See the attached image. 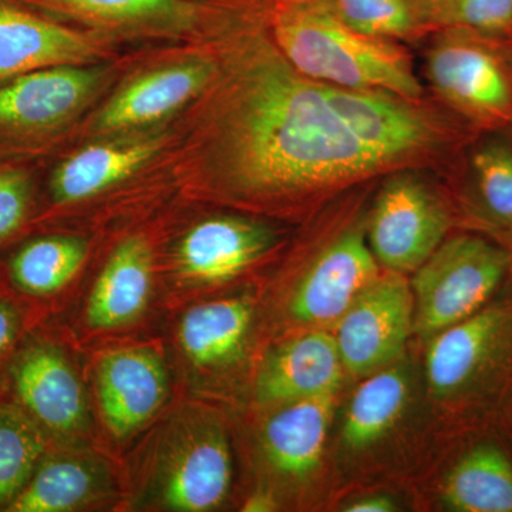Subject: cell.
<instances>
[{
    "label": "cell",
    "instance_id": "obj_1",
    "mask_svg": "<svg viewBox=\"0 0 512 512\" xmlns=\"http://www.w3.org/2000/svg\"><path fill=\"white\" fill-rule=\"evenodd\" d=\"M217 69L178 117V197L288 214L390 168L276 47L264 18L235 10L211 35Z\"/></svg>",
    "mask_w": 512,
    "mask_h": 512
},
{
    "label": "cell",
    "instance_id": "obj_2",
    "mask_svg": "<svg viewBox=\"0 0 512 512\" xmlns=\"http://www.w3.org/2000/svg\"><path fill=\"white\" fill-rule=\"evenodd\" d=\"M177 120L151 130L89 138L42 160L36 225L55 224L99 205L153 208L177 195Z\"/></svg>",
    "mask_w": 512,
    "mask_h": 512
},
{
    "label": "cell",
    "instance_id": "obj_3",
    "mask_svg": "<svg viewBox=\"0 0 512 512\" xmlns=\"http://www.w3.org/2000/svg\"><path fill=\"white\" fill-rule=\"evenodd\" d=\"M262 18L282 55L313 82L423 99L412 56L399 42L362 35L313 2L278 6Z\"/></svg>",
    "mask_w": 512,
    "mask_h": 512
},
{
    "label": "cell",
    "instance_id": "obj_4",
    "mask_svg": "<svg viewBox=\"0 0 512 512\" xmlns=\"http://www.w3.org/2000/svg\"><path fill=\"white\" fill-rule=\"evenodd\" d=\"M215 69L211 36L200 42L128 49L123 72L80 121L66 146L174 123L204 92Z\"/></svg>",
    "mask_w": 512,
    "mask_h": 512
},
{
    "label": "cell",
    "instance_id": "obj_5",
    "mask_svg": "<svg viewBox=\"0 0 512 512\" xmlns=\"http://www.w3.org/2000/svg\"><path fill=\"white\" fill-rule=\"evenodd\" d=\"M126 62L127 50L111 62L53 67L0 84V151L30 160L53 156L113 86Z\"/></svg>",
    "mask_w": 512,
    "mask_h": 512
},
{
    "label": "cell",
    "instance_id": "obj_6",
    "mask_svg": "<svg viewBox=\"0 0 512 512\" xmlns=\"http://www.w3.org/2000/svg\"><path fill=\"white\" fill-rule=\"evenodd\" d=\"M427 380L436 399L457 409L497 406L512 392V293L431 340Z\"/></svg>",
    "mask_w": 512,
    "mask_h": 512
},
{
    "label": "cell",
    "instance_id": "obj_7",
    "mask_svg": "<svg viewBox=\"0 0 512 512\" xmlns=\"http://www.w3.org/2000/svg\"><path fill=\"white\" fill-rule=\"evenodd\" d=\"M512 269V252L490 239H444L414 271V332L433 339L497 296Z\"/></svg>",
    "mask_w": 512,
    "mask_h": 512
},
{
    "label": "cell",
    "instance_id": "obj_8",
    "mask_svg": "<svg viewBox=\"0 0 512 512\" xmlns=\"http://www.w3.org/2000/svg\"><path fill=\"white\" fill-rule=\"evenodd\" d=\"M320 86L350 133L393 174L433 165L456 143V128L423 99L383 90Z\"/></svg>",
    "mask_w": 512,
    "mask_h": 512
},
{
    "label": "cell",
    "instance_id": "obj_9",
    "mask_svg": "<svg viewBox=\"0 0 512 512\" xmlns=\"http://www.w3.org/2000/svg\"><path fill=\"white\" fill-rule=\"evenodd\" d=\"M73 28L107 37L121 49L200 42L225 19L227 6L208 0H18Z\"/></svg>",
    "mask_w": 512,
    "mask_h": 512
},
{
    "label": "cell",
    "instance_id": "obj_10",
    "mask_svg": "<svg viewBox=\"0 0 512 512\" xmlns=\"http://www.w3.org/2000/svg\"><path fill=\"white\" fill-rule=\"evenodd\" d=\"M426 57L434 92L476 126L512 124V64L504 39L468 29H441Z\"/></svg>",
    "mask_w": 512,
    "mask_h": 512
},
{
    "label": "cell",
    "instance_id": "obj_11",
    "mask_svg": "<svg viewBox=\"0 0 512 512\" xmlns=\"http://www.w3.org/2000/svg\"><path fill=\"white\" fill-rule=\"evenodd\" d=\"M450 225L439 195L410 171H399L377 195L367 244L380 266L409 274L443 244Z\"/></svg>",
    "mask_w": 512,
    "mask_h": 512
},
{
    "label": "cell",
    "instance_id": "obj_12",
    "mask_svg": "<svg viewBox=\"0 0 512 512\" xmlns=\"http://www.w3.org/2000/svg\"><path fill=\"white\" fill-rule=\"evenodd\" d=\"M0 394L18 404L50 441L72 436L82 429L86 403L77 379L62 349L28 332L0 377Z\"/></svg>",
    "mask_w": 512,
    "mask_h": 512
},
{
    "label": "cell",
    "instance_id": "obj_13",
    "mask_svg": "<svg viewBox=\"0 0 512 512\" xmlns=\"http://www.w3.org/2000/svg\"><path fill=\"white\" fill-rule=\"evenodd\" d=\"M124 52L107 37L0 0V84L53 67L111 62Z\"/></svg>",
    "mask_w": 512,
    "mask_h": 512
},
{
    "label": "cell",
    "instance_id": "obj_14",
    "mask_svg": "<svg viewBox=\"0 0 512 512\" xmlns=\"http://www.w3.org/2000/svg\"><path fill=\"white\" fill-rule=\"evenodd\" d=\"M278 244L279 232L261 218L212 214L178 229L167 255L187 281L214 285L237 278Z\"/></svg>",
    "mask_w": 512,
    "mask_h": 512
},
{
    "label": "cell",
    "instance_id": "obj_15",
    "mask_svg": "<svg viewBox=\"0 0 512 512\" xmlns=\"http://www.w3.org/2000/svg\"><path fill=\"white\" fill-rule=\"evenodd\" d=\"M414 329V299L402 274L380 275L339 319L335 340L343 369L370 376L406 349Z\"/></svg>",
    "mask_w": 512,
    "mask_h": 512
},
{
    "label": "cell",
    "instance_id": "obj_16",
    "mask_svg": "<svg viewBox=\"0 0 512 512\" xmlns=\"http://www.w3.org/2000/svg\"><path fill=\"white\" fill-rule=\"evenodd\" d=\"M365 232L348 229L320 252L296 285L293 318L311 325L335 322L380 278Z\"/></svg>",
    "mask_w": 512,
    "mask_h": 512
},
{
    "label": "cell",
    "instance_id": "obj_17",
    "mask_svg": "<svg viewBox=\"0 0 512 512\" xmlns=\"http://www.w3.org/2000/svg\"><path fill=\"white\" fill-rule=\"evenodd\" d=\"M153 231L130 228L114 241L87 302L90 328H119L146 309L160 242Z\"/></svg>",
    "mask_w": 512,
    "mask_h": 512
},
{
    "label": "cell",
    "instance_id": "obj_18",
    "mask_svg": "<svg viewBox=\"0 0 512 512\" xmlns=\"http://www.w3.org/2000/svg\"><path fill=\"white\" fill-rule=\"evenodd\" d=\"M96 386L103 419L120 439L144 426L168 393L163 362L146 349L107 353L97 367Z\"/></svg>",
    "mask_w": 512,
    "mask_h": 512
},
{
    "label": "cell",
    "instance_id": "obj_19",
    "mask_svg": "<svg viewBox=\"0 0 512 512\" xmlns=\"http://www.w3.org/2000/svg\"><path fill=\"white\" fill-rule=\"evenodd\" d=\"M343 370L335 338L313 330L288 340L266 357L256 377V399L286 404L336 394Z\"/></svg>",
    "mask_w": 512,
    "mask_h": 512
},
{
    "label": "cell",
    "instance_id": "obj_20",
    "mask_svg": "<svg viewBox=\"0 0 512 512\" xmlns=\"http://www.w3.org/2000/svg\"><path fill=\"white\" fill-rule=\"evenodd\" d=\"M232 458L225 434L217 426L195 430L178 446L165 468L161 501L173 511L215 510L228 497Z\"/></svg>",
    "mask_w": 512,
    "mask_h": 512
},
{
    "label": "cell",
    "instance_id": "obj_21",
    "mask_svg": "<svg viewBox=\"0 0 512 512\" xmlns=\"http://www.w3.org/2000/svg\"><path fill=\"white\" fill-rule=\"evenodd\" d=\"M90 252L92 239L59 229L22 239L0 268L3 282L16 298H52L82 271Z\"/></svg>",
    "mask_w": 512,
    "mask_h": 512
},
{
    "label": "cell",
    "instance_id": "obj_22",
    "mask_svg": "<svg viewBox=\"0 0 512 512\" xmlns=\"http://www.w3.org/2000/svg\"><path fill=\"white\" fill-rule=\"evenodd\" d=\"M335 394L286 403L266 421L262 447L276 473L306 478L319 467Z\"/></svg>",
    "mask_w": 512,
    "mask_h": 512
},
{
    "label": "cell",
    "instance_id": "obj_23",
    "mask_svg": "<svg viewBox=\"0 0 512 512\" xmlns=\"http://www.w3.org/2000/svg\"><path fill=\"white\" fill-rule=\"evenodd\" d=\"M454 512H512V457L501 444L481 440L457 458L441 485Z\"/></svg>",
    "mask_w": 512,
    "mask_h": 512
},
{
    "label": "cell",
    "instance_id": "obj_24",
    "mask_svg": "<svg viewBox=\"0 0 512 512\" xmlns=\"http://www.w3.org/2000/svg\"><path fill=\"white\" fill-rule=\"evenodd\" d=\"M251 322V306L242 299L202 303L185 313L178 338L195 366H227L244 352Z\"/></svg>",
    "mask_w": 512,
    "mask_h": 512
},
{
    "label": "cell",
    "instance_id": "obj_25",
    "mask_svg": "<svg viewBox=\"0 0 512 512\" xmlns=\"http://www.w3.org/2000/svg\"><path fill=\"white\" fill-rule=\"evenodd\" d=\"M409 394V377L400 367L372 373L349 404L342 431L345 446L365 451L379 443L402 417Z\"/></svg>",
    "mask_w": 512,
    "mask_h": 512
},
{
    "label": "cell",
    "instance_id": "obj_26",
    "mask_svg": "<svg viewBox=\"0 0 512 512\" xmlns=\"http://www.w3.org/2000/svg\"><path fill=\"white\" fill-rule=\"evenodd\" d=\"M99 485L89 464L49 451L6 512L73 511L89 503Z\"/></svg>",
    "mask_w": 512,
    "mask_h": 512
},
{
    "label": "cell",
    "instance_id": "obj_27",
    "mask_svg": "<svg viewBox=\"0 0 512 512\" xmlns=\"http://www.w3.org/2000/svg\"><path fill=\"white\" fill-rule=\"evenodd\" d=\"M328 10L343 25L377 39L414 40L434 33L429 0H306Z\"/></svg>",
    "mask_w": 512,
    "mask_h": 512
},
{
    "label": "cell",
    "instance_id": "obj_28",
    "mask_svg": "<svg viewBox=\"0 0 512 512\" xmlns=\"http://www.w3.org/2000/svg\"><path fill=\"white\" fill-rule=\"evenodd\" d=\"M50 446L45 431L0 394V511L18 497Z\"/></svg>",
    "mask_w": 512,
    "mask_h": 512
},
{
    "label": "cell",
    "instance_id": "obj_29",
    "mask_svg": "<svg viewBox=\"0 0 512 512\" xmlns=\"http://www.w3.org/2000/svg\"><path fill=\"white\" fill-rule=\"evenodd\" d=\"M42 160L0 161V248L22 241L35 227L40 205Z\"/></svg>",
    "mask_w": 512,
    "mask_h": 512
},
{
    "label": "cell",
    "instance_id": "obj_30",
    "mask_svg": "<svg viewBox=\"0 0 512 512\" xmlns=\"http://www.w3.org/2000/svg\"><path fill=\"white\" fill-rule=\"evenodd\" d=\"M471 165L484 210L498 225L512 231V147L501 141L484 144Z\"/></svg>",
    "mask_w": 512,
    "mask_h": 512
},
{
    "label": "cell",
    "instance_id": "obj_31",
    "mask_svg": "<svg viewBox=\"0 0 512 512\" xmlns=\"http://www.w3.org/2000/svg\"><path fill=\"white\" fill-rule=\"evenodd\" d=\"M431 25L468 29L483 35L512 37V0H429Z\"/></svg>",
    "mask_w": 512,
    "mask_h": 512
},
{
    "label": "cell",
    "instance_id": "obj_32",
    "mask_svg": "<svg viewBox=\"0 0 512 512\" xmlns=\"http://www.w3.org/2000/svg\"><path fill=\"white\" fill-rule=\"evenodd\" d=\"M28 325V305L8 292H0V377L29 332Z\"/></svg>",
    "mask_w": 512,
    "mask_h": 512
},
{
    "label": "cell",
    "instance_id": "obj_33",
    "mask_svg": "<svg viewBox=\"0 0 512 512\" xmlns=\"http://www.w3.org/2000/svg\"><path fill=\"white\" fill-rule=\"evenodd\" d=\"M399 510L390 495L372 494L359 498L343 508L346 512H394Z\"/></svg>",
    "mask_w": 512,
    "mask_h": 512
},
{
    "label": "cell",
    "instance_id": "obj_34",
    "mask_svg": "<svg viewBox=\"0 0 512 512\" xmlns=\"http://www.w3.org/2000/svg\"><path fill=\"white\" fill-rule=\"evenodd\" d=\"M208 2L220 3V5L228 6V8L264 16L269 10L278 8V6L306 2V0H208Z\"/></svg>",
    "mask_w": 512,
    "mask_h": 512
},
{
    "label": "cell",
    "instance_id": "obj_35",
    "mask_svg": "<svg viewBox=\"0 0 512 512\" xmlns=\"http://www.w3.org/2000/svg\"><path fill=\"white\" fill-rule=\"evenodd\" d=\"M276 504L274 498L266 493H255L248 498L242 511L248 512H266L275 510Z\"/></svg>",
    "mask_w": 512,
    "mask_h": 512
},
{
    "label": "cell",
    "instance_id": "obj_36",
    "mask_svg": "<svg viewBox=\"0 0 512 512\" xmlns=\"http://www.w3.org/2000/svg\"><path fill=\"white\" fill-rule=\"evenodd\" d=\"M3 288H5V282H3L2 269H0V292H3Z\"/></svg>",
    "mask_w": 512,
    "mask_h": 512
},
{
    "label": "cell",
    "instance_id": "obj_37",
    "mask_svg": "<svg viewBox=\"0 0 512 512\" xmlns=\"http://www.w3.org/2000/svg\"><path fill=\"white\" fill-rule=\"evenodd\" d=\"M5 160H12V158L6 156V154H3L2 151H0V161H5Z\"/></svg>",
    "mask_w": 512,
    "mask_h": 512
},
{
    "label": "cell",
    "instance_id": "obj_38",
    "mask_svg": "<svg viewBox=\"0 0 512 512\" xmlns=\"http://www.w3.org/2000/svg\"><path fill=\"white\" fill-rule=\"evenodd\" d=\"M512 421V420H511Z\"/></svg>",
    "mask_w": 512,
    "mask_h": 512
}]
</instances>
